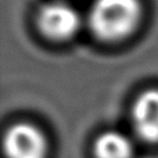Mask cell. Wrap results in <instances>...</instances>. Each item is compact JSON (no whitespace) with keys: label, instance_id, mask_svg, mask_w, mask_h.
I'll list each match as a JSON object with an SVG mask.
<instances>
[{"label":"cell","instance_id":"obj_3","mask_svg":"<svg viewBox=\"0 0 158 158\" xmlns=\"http://www.w3.org/2000/svg\"><path fill=\"white\" fill-rule=\"evenodd\" d=\"M6 158H46L47 139L36 125L17 122L6 131L3 140Z\"/></svg>","mask_w":158,"mask_h":158},{"label":"cell","instance_id":"obj_1","mask_svg":"<svg viewBox=\"0 0 158 158\" xmlns=\"http://www.w3.org/2000/svg\"><path fill=\"white\" fill-rule=\"evenodd\" d=\"M139 0H96L90 8L89 25L104 42H118L136 31L142 19Z\"/></svg>","mask_w":158,"mask_h":158},{"label":"cell","instance_id":"obj_5","mask_svg":"<svg viewBox=\"0 0 158 158\" xmlns=\"http://www.w3.org/2000/svg\"><path fill=\"white\" fill-rule=\"evenodd\" d=\"M96 158H132L135 154L133 140L119 131H107L98 135L93 144Z\"/></svg>","mask_w":158,"mask_h":158},{"label":"cell","instance_id":"obj_2","mask_svg":"<svg viewBox=\"0 0 158 158\" xmlns=\"http://www.w3.org/2000/svg\"><path fill=\"white\" fill-rule=\"evenodd\" d=\"M81 15L65 2H50L40 8L38 25L43 35L53 40H68L81 29Z\"/></svg>","mask_w":158,"mask_h":158},{"label":"cell","instance_id":"obj_4","mask_svg":"<svg viewBox=\"0 0 158 158\" xmlns=\"http://www.w3.org/2000/svg\"><path fill=\"white\" fill-rule=\"evenodd\" d=\"M132 129L147 144H158V89L140 93L132 106Z\"/></svg>","mask_w":158,"mask_h":158}]
</instances>
